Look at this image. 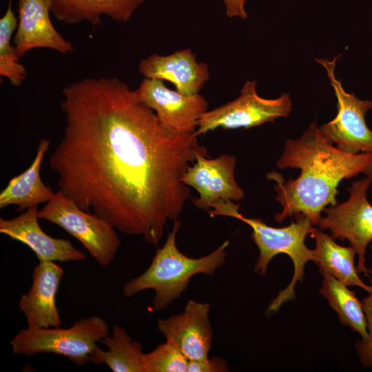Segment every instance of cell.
Listing matches in <instances>:
<instances>
[{
    "label": "cell",
    "mask_w": 372,
    "mask_h": 372,
    "mask_svg": "<svg viewBox=\"0 0 372 372\" xmlns=\"http://www.w3.org/2000/svg\"><path fill=\"white\" fill-rule=\"evenodd\" d=\"M341 54L332 60L316 59L326 70L337 99L338 114L329 122L320 126L327 139L340 150L351 154H372V130L365 121V114L372 110V101L361 100L354 93L347 92L335 75L336 61Z\"/></svg>",
    "instance_id": "52a82bcc"
},
{
    "label": "cell",
    "mask_w": 372,
    "mask_h": 372,
    "mask_svg": "<svg viewBox=\"0 0 372 372\" xmlns=\"http://www.w3.org/2000/svg\"><path fill=\"white\" fill-rule=\"evenodd\" d=\"M17 23L12 0H8L7 10L0 19V76L6 78L14 87L21 85L27 76L26 69L19 62L15 46L11 42Z\"/></svg>",
    "instance_id": "7402d4cb"
},
{
    "label": "cell",
    "mask_w": 372,
    "mask_h": 372,
    "mask_svg": "<svg viewBox=\"0 0 372 372\" xmlns=\"http://www.w3.org/2000/svg\"><path fill=\"white\" fill-rule=\"evenodd\" d=\"M195 161L183 175L182 182L198 192V198L190 197L196 207L209 210L219 200L239 201L244 198V191L235 178L234 156L223 154L209 158L207 152H199Z\"/></svg>",
    "instance_id": "8fae6325"
},
{
    "label": "cell",
    "mask_w": 372,
    "mask_h": 372,
    "mask_svg": "<svg viewBox=\"0 0 372 372\" xmlns=\"http://www.w3.org/2000/svg\"><path fill=\"white\" fill-rule=\"evenodd\" d=\"M208 210L211 217L227 216L241 220L252 229L251 239L257 245L259 256L254 270L265 276L269 262L279 254L288 255L293 261L294 271L290 283L271 302L267 313L276 312L287 302L295 298L294 287L297 282H302L304 267L307 262L315 260L313 249H309L305 238L313 231L311 220L305 215L295 216L296 221L284 227H273L267 225L261 218H247L239 211V205L229 199H221L212 205Z\"/></svg>",
    "instance_id": "277c9868"
},
{
    "label": "cell",
    "mask_w": 372,
    "mask_h": 372,
    "mask_svg": "<svg viewBox=\"0 0 372 372\" xmlns=\"http://www.w3.org/2000/svg\"><path fill=\"white\" fill-rule=\"evenodd\" d=\"M225 6L226 14L229 17L246 19L247 13L245 8L247 0H223Z\"/></svg>",
    "instance_id": "484cf974"
},
{
    "label": "cell",
    "mask_w": 372,
    "mask_h": 372,
    "mask_svg": "<svg viewBox=\"0 0 372 372\" xmlns=\"http://www.w3.org/2000/svg\"><path fill=\"white\" fill-rule=\"evenodd\" d=\"M138 71L146 78L170 81L187 95L198 93L209 79L207 64L198 62L189 48L167 56L153 54L141 60Z\"/></svg>",
    "instance_id": "2e32d148"
},
{
    "label": "cell",
    "mask_w": 372,
    "mask_h": 372,
    "mask_svg": "<svg viewBox=\"0 0 372 372\" xmlns=\"http://www.w3.org/2000/svg\"><path fill=\"white\" fill-rule=\"evenodd\" d=\"M110 333L105 320L99 316L83 318L70 327L30 328L20 330L10 340L12 353L32 356L54 353L68 358L77 366L90 362L98 342Z\"/></svg>",
    "instance_id": "5b68a950"
},
{
    "label": "cell",
    "mask_w": 372,
    "mask_h": 372,
    "mask_svg": "<svg viewBox=\"0 0 372 372\" xmlns=\"http://www.w3.org/2000/svg\"><path fill=\"white\" fill-rule=\"evenodd\" d=\"M37 206L10 219L0 218V233L28 246L39 262H70L85 260V253L66 239L53 238L41 228Z\"/></svg>",
    "instance_id": "5bb4252c"
},
{
    "label": "cell",
    "mask_w": 372,
    "mask_h": 372,
    "mask_svg": "<svg viewBox=\"0 0 372 372\" xmlns=\"http://www.w3.org/2000/svg\"><path fill=\"white\" fill-rule=\"evenodd\" d=\"M107 347H97L90 356V362L106 364L113 372H145L143 345L133 340L121 326L114 324L112 333L101 342Z\"/></svg>",
    "instance_id": "ffe728a7"
},
{
    "label": "cell",
    "mask_w": 372,
    "mask_h": 372,
    "mask_svg": "<svg viewBox=\"0 0 372 372\" xmlns=\"http://www.w3.org/2000/svg\"><path fill=\"white\" fill-rule=\"evenodd\" d=\"M227 362L222 358H207L200 360H189L187 372H227Z\"/></svg>",
    "instance_id": "d4e9b609"
},
{
    "label": "cell",
    "mask_w": 372,
    "mask_h": 372,
    "mask_svg": "<svg viewBox=\"0 0 372 372\" xmlns=\"http://www.w3.org/2000/svg\"><path fill=\"white\" fill-rule=\"evenodd\" d=\"M135 92L154 111L162 126L173 134L195 132L198 119L208 108L202 95L171 90L161 79L145 77Z\"/></svg>",
    "instance_id": "30bf717a"
},
{
    "label": "cell",
    "mask_w": 372,
    "mask_h": 372,
    "mask_svg": "<svg viewBox=\"0 0 372 372\" xmlns=\"http://www.w3.org/2000/svg\"><path fill=\"white\" fill-rule=\"evenodd\" d=\"M50 141L40 140L36 156L31 165L21 174L12 178L0 193V208L14 205L18 211L48 203L54 195L40 176V169Z\"/></svg>",
    "instance_id": "ac0fdd59"
},
{
    "label": "cell",
    "mask_w": 372,
    "mask_h": 372,
    "mask_svg": "<svg viewBox=\"0 0 372 372\" xmlns=\"http://www.w3.org/2000/svg\"><path fill=\"white\" fill-rule=\"evenodd\" d=\"M310 236L314 239V262L338 281L348 286L359 287L370 293L371 286L365 284L358 276L354 264L355 250L351 247L338 245L331 236L314 227Z\"/></svg>",
    "instance_id": "d6986e66"
},
{
    "label": "cell",
    "mask_w": 372,
    "mask_h": 372,
    "mask_svg": "<svg viewBox=\"0 0 372 372\" xmlns=\"http://www.w3.org/2000/svg\"><path fill=\"white\" fill-rule=\"evenodd\" d=\"M189 360L165 342L144 355L145 372H187Z\"/></svg>",
    "instance_id": "603a6c76"
},
{
    "label": "cell",
    "mask_w": 372,
    "mask_h": 372,
    "mask_svg": "<svg viewBox=\"0 0 372 372\" xmlns=\"http://www.w3.org/2000/svg\"><path fill=\"white\" fill-rule=\"evenodd\" d=\"M181 227L178 220L174 221L172 231L164 245L158 248L148 268L138 276L126 282L123 293L131 298L146 289L154 291L152 309H166L187 289L191 278L196 274L213 276L225 262L226 249L229 242H224L210 254L195 258L183 254L177 247L176 234Z\"/></svg>",
    "instance_id": "3957f363"
},
{
    "label": "cell",
    "mask_w": 372,
    "mask_h": 372,
    "mask_svg": "<svg viewBox=\"0 0 372 372\" xmlns=\"http://www.w3.org/2000/svg\"><path fill=\"white\" fill-rule=\"evenodd\" d=\"M277 166L300 170L296 179L287 181L276 172L267 176L276 183V200L282 207L275 214L278 223L303 214L316 225L326 206L337 205L338 186L343 179L363 174L372 182V154L340 150L324 135L316 121L299 138L286 141Z\"/></svg>",
    "instance_id": "7a4b0ae2"
},
{
    "label": "cell",
    "mask_w": 372,
    "mask_h": 372,
    "mask_svg": "<svg viewBox=\"0 0 372 372\" xmlns=\"http://www.w3.org/2000/svg\"><path fill=\"white\" fill-rule=\"evenodd\" d=\"M371 180L365 177L352 182L349 198L344 203L325 207L316 225L329 229L333 239L347 240L358 255L357 270L369 276L365 265L368 245L372 240V205L367 200Z\"/></svg>",
    "instance_id": "9c48e42d"
},
{
    "label": "cell",
    "mask_w": 372,
    "mask_h": 372,
    "mask_svg": "<svg viewBox=\"0 0 372 372\" xmlns=\"http://www.w3.org/2000/svg\"><path fill=\"white\" fill-rule=\"evenodd\" d=\"M207 302L189 300L182 313L157 321V328L166 342L177 348L189 360L208 358L213 330Z\"/></svg>",
    "instance_id": "7c38bea8"
},
{
    "label": "cell",
    "mask_w": 372,
    "mask_h": 372,
    "mask_svg": "<svg viewBox=\"0 0 372 372\" xmlns=\"http://www.w3.org/2000/svg\"><path fill=\"white\" fill-rule=\"evenodd\" d=\"M371 249L372 250V245ZM369 273L372 288V268L369 269ZM362 304L366 319L368 337L365 341H358L355 347L362 365L372 369V289L369 296L363 299Z\"/></svg>",
    "instance_id": "cb8c5ba5"
},
{
    "label": "cell",
    "mask_w": 372,
    "mask_h": 372,
    "mask_svg": "<svg viewBox=\"0 0 372 372\" xmlns=\"http://www.w3.org/2000/svg\"><path fill=\"white\" fill-rule=\"evenodd\" d=\"M38 217L77 239L101 267L108 266L115 258L121 242L116 228L99 216L81 209L60 192L38 211Z\"/></svg>",
    "instance_id": "8992f818"
},
{
    "label": "cell",
    "mask_w": 372,
    "mask_h": 372,
    "mask_svg": "<svg viewBox=\"0 0 372 372\" xmlns=\"http://www.w3.org/2000/svg\"><path fill=\"white\" fill-rule=\"evenodd\" d=\"M144 0H50V12L66 24L87 21L96 28L102 16L116 22L129 21Z\"/></svg>",
    "instance_id": "e0dca14e"
},
{
    "label": "cell",
    "mask_w": 372,
    "mask_h": 372,
    "mask_svg": "<svg viewBox=\"0 0 372 372\" xmlns=\"http://www.w3.org/2000/svg\"><path fill=\"white\" fill-rule=\"evenodd\" d=\"M63 269L52 261H42L34 268L32 285L19 301V310L26 318L28 327H59L61 324L56 305Z\"/></svg>",
    "instance_id": "9a60e30c"
},
{
    "label": "cell",
    "mask_w": 372,
    "mask_h": 372,
    "mask_svg": "<svg viewBox=\"0 0 372 372\" xmlns=\"http://www.w3.org/2000/svg\"><path fill=\"white\" fill-rule=\"evenodd\" d=\"M322 276V285L319 289L328 300L329 305L337 313L340 323L358 333L362 341L368 337L367 323L362 302L355 293L347 285L338 281L330 273L320 269Z\"/></svg>",
    "instance_id": "44dd1931"
},
{
    "label": "cell",
    "mask_w": 372,
    "mask_h": 372,
    "mask_svg": "<svg viewBox=\"0 0 372 372\" xmlns=\"http://www.w3.org/2000/svg\"><path fill=\"white\" fill-rule=\"evenodd\" d=\"M62 94L65 124L49 161L58 191L122 233L157 245L191 197L183 175L207 149L196 132L166 130L116 77L84 78Z\"/></svg>",
    "instance_id": "6da1fadb"
},
{
    "label": "cell",
    "mask_w": 372,
    "mask_h": 372,
    "mask_svg": "<svg viewBox=\"0 0 372 372\" xmlns=\"http://www.w3.org/2000/svg\"><path fill=\"white\" fill-rule=\"evenodd\" d=\"M257 81H246L240 95L234 100L205 112L197 123L196 136L224 129L250 128L279 117L287 118L292 110V101L287 93L278 98L260 97L256 89Z\"/></svg>",
    "instance_id": "ba28073f"
},
{
    "label": "cell",
    "mask_w": 372,
    "mask_h": 372,
    "mask_svg": "<svg viewBox=\"0 0 372 372\" xmlns=\"http://www.w3.org/2000/svg\"><path fill=\"white\" fill-rule=\"evenodd\" d=\"M18 23L13 44L19 58L34 48H48L66 54L74 51L72 43L54 28L50 0H19Z\"/></svg>",
    "instance_id": "4fadbf2b"
}]
</instances>
